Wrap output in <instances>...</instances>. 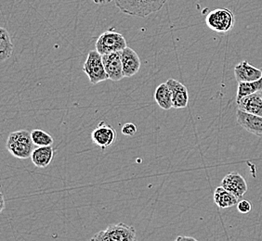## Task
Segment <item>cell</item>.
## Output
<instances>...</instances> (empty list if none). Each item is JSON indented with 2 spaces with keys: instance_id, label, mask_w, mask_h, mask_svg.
<instances>
[{
  "instance_id": "1",
  "label": "cell",
  "mask_w": 262,
  "mask_h": 241,
  "mask_svg": "<svg viewBox=\"0 0 262 241\" xmlns=\"http://www.w3.org/2000/svg\"><path fill=\"white\" fill-rule=\"evenodd\" d=\"M115 2L123 13L145 18L161 10L167 0H115Z\"/></svg>"
},
{
  "instance_id": "2",
  "label": "cell",
  "mask_w": 262,
  "mask_h": 241,
  "mask_svg": "<svg viewBox=\"0 0 262 241\" xmlns=\"http://www.w3.org/2000/svg\"><path fill=\"white\" fill-rule=\"evenodd\" d=\"M34 142L32 140L30 132L27 130H19L10 134L6 148L10 154L17 159L26 160L31 158L34 151Z\"/></svg>"
},
{
  "instance_id": "3",
  "label": "cell",
  "mask_w": 262,
  "mask_h": 241,
  "mask_svg": "<svg viewBox=\"0 0 262 241\" xmlns=\"http://www.w3.org/2000/svg\"><path fill=\"white\" fill-rule=\"evenodd\" d=\"M97 241H134L136 240V229L126 224L110 225L103 231L97 233L91 238Z\"/></svg>"
},
{
  "instance_id": "4",
  "label": "cell",
  "mask_w": 262,
  "mask_h": 241,
  "mask_svg": "<svg viewBox=\"0 0 262 241\" xmlns=\"http://www.w3.org/2000/svg\"><path fill=\"white\" fill-rule=\"evenodd\" d=\"M83 70L85 71L92 85H97L109 79L103 65L102 55L97 50L89 52L83 66Z\"/></svg>"
},
{
  "instance_id": "5",
  "label": "cell",
  "mask_w": 262,
  "mask_h": 241,
  "mask_svg": "<svg viewBox=\"0 0 262 241\" xmlns=\"http://www.w3.org/2000/svg\"><path fill=\"white\" fill-rule=\"evenodd\" d=\"M234 15L228 9H217L207 14L206 23L209 29L219 34H226L234 26Z\"/></svg>"
},
{
  "instance_id": "6",
  "label": "cell",
  "mask_w": 262,
  "mask_h": 241,
  "mask_svg": "<svg viewBox=\"0 0 262 241\" xmlns=\"http://www.w3.org/2000/svg\"><path fill=\"white\" fill-rule=\"evenodd\" d=\"M126 46V38L121 34L114 31H106L102 33L96 42V50L101 55L120 52Z\"/></svg>"
},
{
  "instance_id": "7",
  "label": "cell",
  "mask_w": 262,
  "mask_h": 241,
  "mask_svg": "<svg viewBox=\"0 0 262 241\" xmlns=\"http://www.w3.org/2000/svg\"><path fill=\"white\" fill-rule=\"evenodd\" d=\"M91 136L97 147L101 148V150H105L116 142V132L114 127L106 124L105 122H101L92 131Z\"/></svg>"
},
{
  "instance_id": "8",
  "label": "cell",
  "mask_w": 262,
  "mask_h": 241,
  "mask_svg": "<svg viewBox=\"0 0 262 241\" xmlns=\"http://www.w3.org/2000/svg\"><path fill=\"white\" fill-rule=\"evenodd\" d=\"M102 61L109 80L117 82L122 80L125 77L123 73L120 52H114L110 54L102 55Z\"/></svg>"
},
{
  "instance_id": "9",
  "label": "cell",
  "mask_w": 262,
  "mask_h": 241,
  "mask_svg": "<svg viewBox=\"0 0 262 241\" xmlns=\"http://www.w3.org/2000/svg\"><path fill=\"white\" fill-rule=\"evenodd\" d=\"M222 186L232 193L238 200H240L247 191V181L236 172H232L228 174L227 176L222 179Z\"/></svg>"
},
{
  "instance_id": "10",
  "label": "cell",
  "mask_w": 262,
  "mask_h": 241,
  "mask_svg": "<svg viewBox=\"0 0 262 241\" xmlns=\"http://www.w3.org/2000/svg\"><path fill=\"white\" fill-rule=\"evenodd\" d=\"M237 124L255 136L262 137V116L237 110Z\"/></svg>"
},
{
  "instance_id": "11",
  "label": "cell",
  "mask_w": 262,
  "mask_h": 241,
  "mask_svg": "<svg viewBox=\"0 0 262 241\" xmlns=\"http://www.w3.org/2000/svg\"><path fill=\"white\" fill-rule=\"evenodd\" d=\"M121 55L123 73L126 78H130L138 74L141 68V60L137 54L136 51H133L130 47L126 46L123 51H120Z\"/></svg>"
},
{
  "instance_id": "12",
  "label": "cell",
  "mask_w": 262,
  "mask_h": 241,
  "mask_svg": "<svg viewBox=\"0 0 262 241\" xmlns=\"http://www.w3.org/2000/svg\"><path fill=\"white\" fill-rule=\"evenodd\" d=\"M166 84L169 86L172 92V101L174 109H183L186 108L189 103V93L186 86L181 82L169 78L166 81Z\"/></svg>"
},
{
  "instance_id": "13",
  "label": "cell",
  "mask_w": 262,
  "mask_h": 241,
  "mask_svg": "<svg viewBox=\"0 0 262 241\" xmlns=\"http://www.w3.org/2000/svg\"><path fill=\"white\" fill-rule=\"evenodd\" d=\"M234 76L238 83L259 80L262 77V69L250 65L247 60H244L234 67Z\"/></svg>"
},
{
  "instance_id": "14",
  "label": "cell",
  "mask_w": 262,
  "mask_h": 241,
  "mask_svg": "<svg viewBox=\"0 0 262 241\" xmlns=\"http://www.w3.org/2000/svg\"><path fill=\"white\" fill-rule=\"evenodd\" d=\"M236 102L238 110L255 115L262 116V95L260 92L243 97Z\"/></svg>"
},
{
  "instance_id": "15",
  "label": "cell",
  "mask_w": 262,
  "mask_h": 241,
  "mask_svg": "<svg viewBox=\"0 0 262 241\" xmlns=\"http://www.w3.org/2000/svg\"><path fill=\"white\" fill-rule=\"evenodd\" d=\"M54 157L52 146L36 147L31 155V161L37 168H46L51 164Z\"/></svg>"
},
{
  "instance_id": "16",
  "label": "cell",
  "mask_w": 262,
  "mask_h": 241,
  "mask_svg": "<svg viewBox=\"0 0 262 241\" xmlns=\"http://www.w3.org/2000/svg\"><path fill=\"white\" fill-rule=\"evenodd\" d=\"M214 201L217 207L222 209H227V208L237 205L239 200L230 191H228L223 186H221L217 187L214 192Z\"/></svg>"
},
{
  "instance_id": "17",
  "label": "cell",
  "mask_w": 262,
  "mask_h": 241,
  "mask_svg": "<svg viewBox=\"0 0 262 241\" xmlns=\"http://www.w3.org/2000/svg\"><path fill=\"white\" fill-rule=\"evenodd\" d=\"M155 101L163 110H170L173 108L172 92L166 83L159 85L155 92Z\"/></svg>"
},
{
  "instance_id": "18",
  "label": "cell",
  "mask_w": 262,
  "mask_h": 241,
  "mask_svg": "<svg viewBox=\"0 0 262 241\" xmlns=\"http://www.w3.org/2000/svg\"><path fill=\"white\" fill-rule=\"evenodd\" d=\"M13 52V45L11 43L9 32L4 27L0 28V60L3 62L10 59Z\"/></svg>"
},
{
  "instance_id": "19",
  "label": "cell",
  "mask_w": 262,
  "mask_h": 241,
  "mask_svg": "<svg viewBox=\"0 0 262 241\" xmlns=\"http://www.w3.org/2000/svg\"><path fill=\"white\" fill-rule=\"evenodd\" d=\"M262 90V77L259 80L252 82H241L238 83L237 88L236 101L242 99L243 97L251 95Z\"/></svg>"
},
{
  "instance_id": "20",
  "label": "cell",
  "mask_w": 262,
  "mask_h": 241,
  "mask_svg": "<svg viewBox=\"0 0 262 241\" xmlns=\"http://www.w3.org/2000/svg\"><path fill=\"white\" fill-rule=\"evenodd\" d=\"M31 136L32 140L36 147L52 146L54 142L50 134L41 129H34L31 132Z\"/></svg>"
},
{
  "instance_id": "21",
  "label": "cell",
  "mask_w": 262,
  "mask_h": 241,
  "mask_svg": "<svg viewBox=\"0 0 262 241\" xmlns=\"http://www.w3.org/2000/svg\"><path fill=\"white\" fill-rule=\"evenodd\" d=\"M137 126L132 123H126L122 127V134L126 136H133L137 133Z\"/></svg>"
},
{
  "instance_id": "22",
  "label": "cell",
  "mask_w": 262,
  "mask_h": 241,
  "mask_svg": "<svg viewBox=\"0 0 262 241\" xmlns=\"http://www.w3.org/2000/svg\"><path fill=\"white\" fill-rule=\"evenodd\" d=\"M251 209H252V205H251L250 201L243 200V201H238V203H237V210L239 211V212L244 213V214L250 212Z\"/></svg>"
},
{
  "instance_id": "23",
  "label": "cell",
  "mask_w": 262,
  "mask_h": 241,
  "mask_svg": "<svg viewBox=\"0 0 262 241\" xmlns=\"http://www.w3.org/2000/svg\"><path fill=\"white\" fill-rule=\"evenodd\" d=\"M94 3H96V4H99V5H103V4H108V3H110L112 1H114V0H92Z\"/></svg>"
},
{
  "instance_id": "24",
  "label": "cell",
  "mask_w": 262,
  "mask_h": 241,
  "mask_svg": "<svg viewBox=\"0 0 262 241\" xmlns=\"http://www.w3.org/2000/svg\"><path fill=\"white\" fill-rule=\"evenodd\" d=\"M0 199H1V208H0V212L4 211V208H5V201H4V196L3 194L1 193L0 194Z\"/></svg>"
},
{
  "instance_id": "25",
  "label": "cell",
  "mask_w": 262,
  "mask_h": 241,
  "mask_svg": "<svg viewBox=\"0 0 262 241\" xmlns=\"http://www.w3.org/2000/svg\"><path fill=\"white\" fill-rule=\"evenodd\" d=\"M177 240H196L193 237H189V236H179L177 237Z\"/></svg>"
},
{
  "instance_id": "26",
  "label": "cell",
  "mask_w": 262,
  "mask_h": 241,
  "mask_svg": "<svg viewBox=\"0 0 262 241\" xmlns=\"http://www.w3.org/2000/svg\"><path fill=\"white\" fill-rule=\"evenodd\" d=\"M260 94H261V95H262V90L260 91Z\"/></svg>"
}]
</instances>
